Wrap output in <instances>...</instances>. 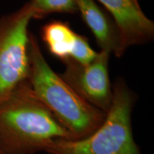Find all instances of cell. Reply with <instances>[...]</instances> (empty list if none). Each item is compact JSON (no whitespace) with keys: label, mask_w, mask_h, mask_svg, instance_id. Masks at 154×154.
<instances>
[{"label":"cell","mask_w":154,"mask_h":154,"mask_svg":"<svg viewBox=\"0 0 154 154\" xmlns=\"http://www.w3.org/2000/svg\"><path fill=\"white\" fill-rule=\"evenodd\" d=\"M28 4L33 19H42L51 13L74 14L78 11L76 0H30Z\"/></svg>","instance_id":"9c48e42d"},{"label":"cell","mask_w":154,"mask_h":154,"mask_svg":"<svg viewBox=\"0 0 154 154\" xmlns=\"http://www.w3.org/2000/svg\"><path fill=\"white\" fill-rule=\"evenodd\" d=\"M77 36L67 23L61 21L50 22L42 29V38L48 49L61 61L70 57Z\"/></svg>","instance_id":"ba28073f"},{"label":"cell","mask_w":154,"mask_h":154,"mask_svg":"<svg viewBox=\"0 0 154 154\" xmlns=\"http://www.w3.org/2000/svg\"><path fill=\"white\" fill-rule=\"evenodd\" d=\"M99 1L112 16L126 49L153 38L154 23L141 10L138 0Z\"/></svg>","instance_id":"8992f818"},{"label":"cell","mask_w":154,"mask_h":154,"mask_svg":"<svg viewBox=\"0 0 154 154\" xmlns=\"http://www.w3.org/2000/svg\"><path fill=\"white\" fill-rule=\"evenodd\" d=\"M76 3L78 11L101 50L118 57L123 56L126 48L114 21L94 0H76Z\"/></svg>","instance_id":"52a82bcc"},{"label":"cell","mask_w":154,"mask_h":154,"mask_svg":"<svg viewBox=\"0 0 154 154\" xmlns=\"http://www.w3.org/2000/svg\"><path fill=\"white\" fill-rule=\"evenodd\" d=\"M97 54L98 52H96L91 47L87 38L78 34L69 58L82 64H88L95 59Z\"/></svg>","instance_id":"30bf717a"},{"label":"cell","mask_w":154,"mask_h":154,"mask_svg":"<svg viewBox=\"0 0 154 154\" xmlns=\"http://www.w3.org/2000/svg\"><path fill=\"white\" fill-rule=\"evenodd\" d=\"M63 139L74 138L38 99L28 80L0 103V154H34Z\"/></svg>","instance_id":"6da1fadb"},{"label":"cell","mask_w":154,"mask_h":154,"mask_svg":"<svg viewBox=\"0 0 154 154\" xmlns=\"http://www.w3.org/2000/svg\"><path fill=\"white\" fill-rule=\"evenodd\" d=\"M28 81L38 99L70 133L81 139L95 131L106 113L90 104L52 70L42 52L38 40L29 32Z\"/></svg>","instance_id":"7a4b0ae2"},{"label":"cell","mask_w":154,"mask_h":154,"mask_svg":"<svg viewBox=\"0 0 154 154\" xmlns=\"http://www.w3.org/2000/svg\"><path fill=\"white\" fill-rule=\"evenodd\" d=\"M32 19L28 2L14 12L0 17V103L28 80V26Z\"/></svg>","instance_id":"277c9868"},{"label":"cell","mask_w":154,"mask_h":154,"mask_svg":"<svg viewBox=\"0 0 154 154\" xmlns=\"http://www.w3.org/2000/svg\"><path fill=\"white\" fill-rule=\"evenodd\" d=\"M110 54L101 50L88 64L67 58L62 61L66 69L60 75L81 97L106 113L110 109L113 100L109 76Z\"/></svg>","instance_id":"5b68a950"},{"label":"cell","mask_w":154,"mask_h":154,"mask_svg":"<svg viewBox=\"0 0 154 154\" xmlns=\"http://www.w3.org/2000/svg\"><path fill=\"white\" fill-rule=\"evenodd\" d=\"M112 104L104 121L93 134L81 139L58 140L47 154H142L133 134L131 114L136 96L122 79L113 87Z\"/></svg>","instance_id":"3957f363"}]
</instances>
